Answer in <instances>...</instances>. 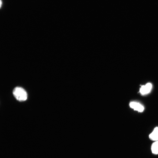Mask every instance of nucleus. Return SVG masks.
Listing matches in <instances>:
<instances>
[{"label":"nucleus","mask_w":158,"mask_h":158,"mask_svg":"<svg viewBox=\"0 0 158 158\" xmlns=\"http://www.w3.org/2000/svg\"><path fill=\"white\" fill-rule=\"evenodd\" d=\"M13 94L17 100L23 102L26 100L27 98V94L23 88L17 87H15L13 92Z\"/></svg>","instance_id":"obj_1"},{"label":"nucleus","mask_w":158,"mask_h":158,"mask_svg":"<svg viewBox=\"0 0 158 158\" xmlns=\"http://www.w3.org/2000/svg\"><path fill=\"white\" fill-rule=\"evenodd\" d=\"M152 87V84L150 83H148L141 86L140 90V92L142 95L147 94L150 92Z\"/></svg>","instance_id":"obj_2"},{"label":"nucleus","mask_w":158,"mask_h":158,"mask_svg":"<svg viewBox=\"0 0 158 158\" xmlns=\"http://www.w3.org/2000/svg\"><path fill=\"white\" fill-rule=\"evenodd\" d=\"M130 107L139 112H142L144 110L143 106L139 103L136 102H131L130 103Z\"/></svg>","instance_id":"obj_3"},{"label":"nucleus","mask_w":158,"mask_h":158,"mask_svg":"<svg viewBox=\"0 0 158 158\" xmlns=\"http://www.w3.org/2000/svg\"><path fill=\"white\" fill-rule=\"evenodd\" d=\"M149 138L152 140L158 141V127H155L149 135Z\"/></svg>","instance_id":"obj_4"},{"label":"nucleus","mask_w":158,"mask_h":158,"mask_svg":"<svg viewBox=\"0 0 158 158\" xmlns=\"http://www.w3.org/2000/svg\"><path fill=\"white\" fill-rule=\"evenodd\" d=\"M151 150L153 154H158V141H155L152 143Z\"/></svg>","instance_id":"obj_5"},{"label":"nucleus","mask_w":158,"mask_h":158,"mask_svg":"<svg viewBox=\"0 0 158 158\" xmlns=\"http://www.w3.org/2000/svg\"><path fill=\"white\" fill-rule=\"evenodd\" d=\"M2 1L1 0H0V8H1V6H2Z\"/></svg>","instance_id":"obj_6"}]
</instances>
